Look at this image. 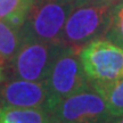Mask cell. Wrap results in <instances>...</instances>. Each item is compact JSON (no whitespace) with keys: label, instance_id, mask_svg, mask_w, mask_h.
Returning a JSON list of instances; mask_svg holds the SVG:
<instances>
[{"label":"cell","instance_id":"cell-1","mask_svg":"<svg viewBox=\"0 0 123 123\" xmlns=\"http://www.w3.org/2000/svg\"><path fill=\"white\" fill-rule=\"evenodd\" d=\"M114 5L76 4L62 31L59 43L81 50L91 41L104 38Z\"/></svg>","mask_w":123,"mask_h":123},{"label":"cell","instance_id":"cell-2","mask_svg":"<svg viewBox=\"0 0 123 123\" xmlns=\"http://www.w3.org/2000/svg\"><path fill=\"white\" fill-rule=\"evenodd\" d=\"M48 91L49 112L59 101L90 84L80 58V50L62 44L48 76L44 81Z\"/></svg>","mask_w":123,"mask_h":123},{"label":"cell","instance_id":"cell-3","mask_svg":"<svg viewBox=\"0 0 123 123\" xmlns=\"http://www.w3.org/2000/svg\"><path fill=\"white\" fill-rule=\"evenodd\" d=\"M76 0H32L21 27L23 39L58 42Z\"/></svg>","mask_w":123,"mask_h":123},{"label":"cell","instance_id":"cell-4","mask_svg":"<svg viewBox=\"0 0 123 123\" xmlns=\"http://www.w3.org/2000/svg\"><path fill=\"white\" fill-rule=\"evenodd\" d=\"M50 114L63 123H111L114 119L104 97L91 82L88 87L59 101Z\"/></svg>","mask_w":123,"mask_h":123},{"label":"cell","instance_id":"cell-5","mask_svg":"<svg viewBox=\"0 0 123 123\" xmlns=\"http://www.w3.org/2000/svg\"><path fill=\"white\" fill-rule=\"evenodd\" d=\"M61 46L58 42L23 39L17 54L6 68L10 73L9 79L44 82Z\"/></svg>","mask_w":123,"mask_h":123},{"label":"cell","instance_id":"cell-6","mask_svg":"<svg viewBox=\"0 0 123 123\" xmlns=\"http://www.w3.org/2000/svg\"><path fill=\"white\" fill-rule=\"evenodd\" d=\"M80 58L90 82H110L123 78V48L101 38L84 46Z\"/></svg>","mask_w":123,"mask_h":123},{"label":"cell","instance_id":"cell-7","mask_svg":"<svg viewBox=\"0 0 123 123\" xmlns=\"http://www.w3.org/2000/svg\"><path fill=\"white\" fill-rule=\"evenodd\" d=\"M0 106L38 107L49 112L48 91L44 82L8 79L0 83Z\"/></svg>","mask_w":123,"mask_h":123},{"label":"cell","instance_id":"cell-8","mask_svg":"<svg viewBox=\"0 0 123 123\" xmlns=\"http://www.w3.org/2000/svg\"><path fill=\"white\" fill-rule=\"evenodd\" d=\"M50 115L44 108L0 106V123H46Z\"/></svg>","mask_w":123,"mask_h":123},{"label":"cell","instance_id":"cell-9","mask_svg":"<svg viewBox=\"0 0 123 123\" xmlns=\"http://www.w3.org/2000/svg\"><path fill=\"white\" fill-rule=\"evenodd\" d=\"M23 42L21 29L0 21V59L7 66L12 63Z\"/></svg>","mask_w":123,"mask_h":123},{"label":"cell","instance_id":"cell-10","mask_svg":"<svg viewBox=\"0 0 123 123\" xmlns=\"http://www.w3.org/2000/svg\"><path fill=\"white\" fill-rule=\"evenodd\" d=\"M93 88L104 97L114 117L123 115V78L110 82H91Z\"/></svg>","mask_w":123,"mask_h":123},{"label":"cell","instance_id":"cell-11","mask_svg":"<svg viewBox=\"0 0 123 123\" xmlns=\"http://www.w3.org/2000/svg\"><path fill=\"white\" fill-rule=\"evenodd\" d=\"M32 0H0V21L21 29Z\"/></svg>","mask_w":123,"mask_h":123},{"label":"cell","instance_id":"cell-12","mask_svg":"<svg viewBox=\"0 0 123 123\" xmlns=\"http://www.w3.org/2000/svg\"><path fill=\"white\" fill-rule=\"evenodd\" d=\"M105 39L119 44L123 48V2L119 1L112 9V17Z\"/></svg>","mask_w":123,"mask_h":123},{"label":"cell","instance_id":"cell-13","mask_svg":"<svg viewBox=\"0 0 123 123\" xmlns=\"http://www.w3.org/2000/svg\"><path fill=\"white\" fill-rule=\"evenodd\" d=\"M121 0H76V4H95V5H115Z\"/></svg>","mask_w":123,"mask_h":123},{"label":"cell","instance_id":"cell-14","mask_svg":"<svg viewBox=\"0 0 123 123\" xmlns=\"http://www.w3.org/2000/svg\"><path fill=\"white\" fill-rule=\"evenodd\" d=\"M5 71H6V65L4 63L1 62L0 59V83L4 81V78H5Z\"/></svg>","mask_w":123,"mask_h":123},{"label":"cell","instance_id":"cell-15","mask_svg":"<svg viewBox=\"0 0 123 123\" xmlns=\"http://www.w3.org/2000/svg\"><path fill=\"white\" fill-rule=\"evenodd\" d=\"M46 123H63L62 121H59L58 119H56V117H54L53 115H50V117L48 119V121Z\"/></svg>","mask_w":123,"mask_h":123},{"label":"cell","instance_id":"cell-16","mask_svg":"<svg viewBox=\"0 0 123 123\" xmlns=\"http://www.w3.org/2000/svg\"><path fill=\"white\" fill-rule=\"evenodd\" d=\"M111 123H123V115H120V116H116L113 119V121Z\"/></svg>","mask_w":123,"mask_h":123},{"label":"cell","instance_id":"cell-17","mask_svg":"<svg viewBox=\"0 0 123 123\" xmlns=\"http://www.w3.org/2000/svg\"><path fill=\"white\" fill-rule=\"evenodd\" d=\"M121 1H122V2H123V0H121Z\"/></svg>","mask_w":123,"mask_h":123}]
</instances>
